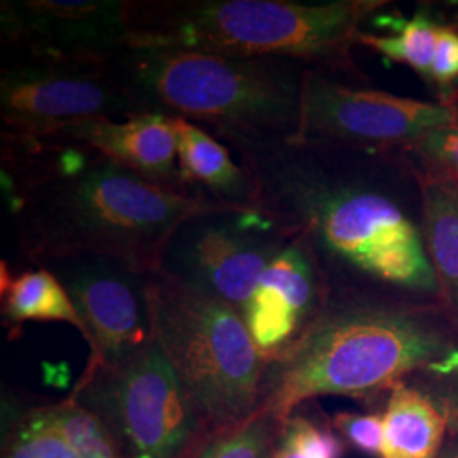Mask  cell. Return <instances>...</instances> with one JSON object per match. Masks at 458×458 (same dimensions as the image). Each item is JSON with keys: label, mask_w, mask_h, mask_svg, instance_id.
<instances>
[{"label": "cell", "mask_w": 458, "mask_h": 458, "mask_svg": "<svg viewBox=\"0 0 458 458\" xmlns=\"http://www.w3.org/2000/svg\"><path fill=\"white\" fill-rule=\"evenodd\" d=\"M458 77V33L450 28L438 31L435 60L431 66V79L437 82L450 83Z\"/></svg>", "instance_id": "obj_24"}, {"label": "cell", "mask_w": 458, "mask_h": 458, "mask_svg": "<svg viewBox=\"0 0 458 458\" xmlns=\"http://www.w3.org/2000/svg\"><path fill=\"white\" fill-rule=\"evenodd\" d=\"M454 117L445 106L355 89L312 66L304 79L299 128L291 141L378 153L445 130Z\"/></svg>", "instance_id": "obj_8"}, {"label": "cell", "mask_w": 458, "mask_h": 458, "mask_svg": "<svg viewBox=\"0 0 458 458\" xmlns=\"http://www.w3.org/2000/svg\"><path fill=\"white\" fill-rule=\"evenodd\" d=\"M2 312L9 323L64 321L77 327L83 336L87 329L73 301L49 270L33 267L16 277L2 280Z\"/></svg>", "instance_id": "obj_17"}, {"label": "cell", "mask_w": 458, "mask_h": 458, "mask_svg": "<svg viewBox=\"0 0 458 458\" xmlns=\"http://www.w3.org/2000/svg\"><path fill=\"white\" fill-rule=\"evenodd\" d=\"M289 242L257 208L206 211L172 233L158 270L221 299L243 318L268 265Z\"/></svg>", "instance_id": "obj_6"}, {"label": "cell", "mask_w": 458, "mask_h": 458, "mask_svg": "<svg viewBox=\"0 0 458 458\" xmlns=\"http://www.w3.org/2000/svg\"><path fill=\"white\" fill-rule=\"evenodd\" d=\"M446 416L423 393L395 386L382 418V458H438Z\"/></svg>", "instance_id": "obj_15"}, {"label": "cell", "mask_w": 458, "mask_h": 458, "mask_svg": "<svg viewBox=\"0 0 458 458\" xmlns=\"http://www.w3.org/2000/svg\"><path fill=\"white\" fill-rule=\"evenodd\" d=\"M280 423L257 411L243 425L219 431L196 458H272Z\"/></svg>", "instance_id": "obj_19"}, {"label": "cell", "mask_w": 458, "mask_h": 458, "mask_svg": "<svg viewBox=\"0 0 458 458\" xmlns=\"http://www.w3.org/2000/svg\"><path fill=\"white\" fill-rule=\"evenodd\" d=\"M5 458H79L47 408L34 411L13 435Z\"/></svg>", "instance_id": "obj_21"}, {"label": "cell", "mask_w": 458, "mask_h": 458, "mask_svg": "<svg viewBox=\"0 0 458 458\" xmlns=\"http://www.w3.org/2000/svg\"><path fill=\"white\" fill-rule=\"evenodd\" d=\"M302 458H342L344 445L327 429H321L304 418H291L280 437Z\"/></svg>", "instance_id": "obj_22"}, {"label": "cell", "mask_w": 458, "mask_h": 458, "mask_svg": "<svg viewBox=\"0 0 458 458\" xmlns=\"http://www.w3.org/2000/svg\"><path fill=\"white\" fill-rule=\"evenodd\" d=\"M179 149L183 182L216 202L236 208H255V189L245 166L233 160L231 148L191 121L170 117Z\"/></svg>", "instance_id": "obj_14"}, {"label": "cell", "mask_w": 458, "mask_h": 458, "mask_svg": "<svg viewBox=\"0 0 458 458\" xmlns=\"http://www.w3.org/2000/svg\"><path fill=\"white\" fill-rule=\"evenodd\" d=\"M458 352L406 311L348 301L319 312L293 344L265 361L260 408L284 426L318 395L365 397L414 370L450 372Z\"/></svg>", "instance_id": "obj_2"}, {"label": "cell", "mask_w": 458, "mask_h": 458, "mask_svg": "<svg viewBox=\"0 0 458 458\" xmlns=\"http://www.w3.org/2000/svg\"><path fill=\"white\" fill-rule=\"evenodd\" d=\"M445 458H458V454L455 455V454H452V455H446Z\"/></svg>", "instance_id": "obj_28"}, {"label": "cell", "mask_w": 458, "mask_h": 458, "mask_svg": "<svg viewBox=\"0 0 458 458\" xmlns=\"http://www.w3.org/2000/svg\"><path fill=\"white\" fill-rule=\"evenodd\" d=\"M316 299L318 284L311 267L293 250L280 251L243 314L263 361L285 350L308 327Z\"/></svg>", "instance_id": "obj_13"}, {"label": "cell", "mask_w": 458, "mask_h": 458, "mask_svg": "<svg viewBox=\"0 0 458 458\" xmlns=\"http://www.w3.org/2000/svg\"><path fill=\"white\" fill-rule=\"evenodd\" d=\"M380 0H126L128 48L342 62Z\"/></svg>", "instance_id": "obj_4"}, {"label": "cell", "mask_w": 458, "mask_h": 458, "mask_svg": "<svg viewBox=\"0 0 458 458\" xmlns=\"http://www.w3.org/2000/svg\"><path fill=\"white\" fill-rule=\"evenodd\" d=\"M128 45L126 0H2V62L107 64Z\"/></svg>", "instance_id": "obj_10"}, {"label": "cell", "mask_w": 458, "mask_h": 458, "mask_svg": "<svg viewBox=\"0 0 458 458\" xmlns=\"http://www.w3.org/2000/svg\"><path fill=\"white\" fill-rule=\"evenodd\" d=\"M431 155L458 170V128L440 130L423 138Z\"/></svg>", "instance_id": "obj_25"}, {"label": "cell", "mask_w": 458, "mask_h": 458, "mask_svg": "<svg viewBox=\"0 0 458 458\" xmlns=\"http://www.w3.org/2000/svg\"><path fill=\"white\" fill-rule=\"evenodd\" d=\"M272 458H302L297 452H295L293 446H289L287 443L278 442L277 448H276V452H274V457Z\"/></svg>", "instance_id": "obj_26"}, {"label": "cell", "mask_w": 458, "mask_h": 458, "mask_svg": "<svg viewBox=\"0 0 458 458\" xmlns=\"http://www.w3.org/2000/svg\"><path fill=\"white\" fill-rule=\"evenodd\" d=\"M440 26L428 17L416 16L395 22L394 34L360 33L357 45L376 49L393 62L406 64L426 77H431V66L437 51Z\"/></svg>", "instance_id": "obj_18"}, {"label": "cell", "mask_w": 458, "mask_h": 458, "mask_svg": "<svg viewBox=\"0 0 458 458\" xmlns=\"http://www.w3.org/2000/svg\"><path fill=\"white\" fill-rule=\"evenodd\" d=\"M111 65L145 114L191 121L217 140H293L312 68L293 58L128 47Z\"/></svg>", "instance_id": "obj_3"}, {"label": "cell", "mask_w": 458, "mask_h": 458, "mask_svg": "<svg viewBox=\"0 0 458 458\" xmlns=\"http://www.w3.org/2000/svg\"><path fill=\"white\" fill-rule=\"evenodd\" d=\"M335 428L348 442L367 455L382 452V418L377 414L342 412L335 418Z\"/></svg>", "instance_id": "obj_23"}, {"label": "cell", "mask_w": 458, "mask_h": 458, "mask_svg": "<svg viewBox=\"0 0 458 458\" xmlns=\"http://www.w3.org/2000/svg\"><path fill=\"white\" fill-rule=\"evenodd\" d=\"M448 418L458 423V386L454 394L450 395V401H448Z\"/></svg>", "instance_id": "obj_27"}, {"label": "cell", "mask_w": 458, "mask_h": 458, "mask_svg": "<svg viewBox=\"0 0 458 458\" xmlns=\"http://www.w3.org/2000/svg\"><path fill=\"white\" fill-rule=\"evenodd\" d=\"M0 177L17 253L30 267L92 253L155 272L182 221L236 209L53 136L0 132Z\"/></svg>", "instance_id": "obj_1"}, {"label": "cell", "mask_w": 458, "mask_h": 458, "mask_svg": "<svg viewBox=\"0 0 458 458\" xmlns=\"http://www.w3.org/2000/svg\"><path fill=\"white\" fill-rule=\"evenodd\" d=\"M48 136L92 148L151 181L196 191L182 179L177 136L172 119L166 115L143 114L128 121H87Z\"/></svg>", "instance_id": "obj_12"}, {"label": "cell", "mask_w": 458, "mask_h": 458, "mask_svg": "<svg viewBox=\"0 0 458 458\" xmlns=\"http://www.w3.org/2000/svg\"><path fill=\"white\" fill-rule=\"evenodd\" d=\"M43 267L62 282L87 329L92 357L89 372L114 370L153 344L148 311V274L104 255L48 259Z\"/></svg>", "instance_id": "obj_9"}, {"label": "cell", "mask_w": 458, "mask_h": 458, "mask_svg": "<svg viewBox=\"0 0 458 458\" xmlns=\"http://www.w3.org/2000/svg\"><path fill=\"white\" fill-rule=\"evenodd\" d=\"M83 386L106 394L131 458H177L202 423L155 340L123 367L83 378Z\"/></svg>", "instance_id": "obj_11"}, {"label": "cell", "mask_w": 458, "mask_h": 458, "mask_svg": "<svg viewBox=\"0 0 458 458\" xmlns=\"http://www.w3.org/2000/svg\"><path fill=\"white\" fill-rule=\"evenodd\" d=\"M147 297L153 340L200 420L243 425L260 408L265 361L240 312L160 270L148 274Z\"/></svg>", "instance_id": "obj_5"}, {"label": "cell", "mask_w": 458, "mask_h": 458, "mask_svg": "<svg viewBox=\"0 0 458 458\" xmlns=\"http://www.w3.org/2000/svg\"><path fill=\"white\" fill-rule=\"evenodd\" d=\"M143 114L111 62H0V132L48 136Z\"/></svg>", "instance_id": "obj_7"}, {"label": "cell", "mask_w": 458, "mask_h": 458, "mask_svg": "<svg viewBox=\"0 0 458 458\" xmlns=\"http://www.w3.org/2000/svg\"><path fill=\"white\" fill-rule=\"evenodd\" d=\"M47 412L79 458H121L109 429L94 412L75 403L47 408Z\"/></svg>", "instance_id": "obj_20"}, {"label": "cell", "mask_w": 458, "mask_h": 458, "mask_svg": "<svg viewBox=\"0 0 458 458\" xmlns=\"http://www.w3.org/2000/svg\"><path fill=\"white\" fill-rule=\"evenodd\" d=\"M421 189L429 260L458 325V185L429 177L421 181Z\"/></svg>", "instance_id": "obj_16"}]
</instances>
